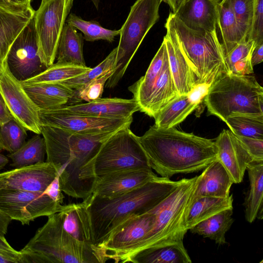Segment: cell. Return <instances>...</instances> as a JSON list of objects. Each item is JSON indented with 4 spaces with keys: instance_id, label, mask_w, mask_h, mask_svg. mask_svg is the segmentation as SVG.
Instances as JSON below:
<instances>
[{
    "instance_id": "cell-43",
    "label": "cell",
    "mask_w": 263,
    "mask_h": 263,
    "mask_svg": "<svg viewBox=\"0 0 263 263\" xmlns=\"http://www.w3.org/2000/svg\"><path fill=\"white\" fill-rule=\"evenodd\" d=\"M244 41L249 33L254 12L255 0H229Z\"/></svg>"
},
{
    "instance_id": "cell-5",
    "label": "cell",
    "mask_w": 263,
    "mask_h": 263,
    "mask_svg": "<svg viewBox=\"0 0 263 263\" xmlns=\"http://www.w3.org/2000/svg\"><path fill=\"white\" fill-rule=\"evenodd\" d=\"M197 177L181 179L175 190L152 209L155 218L151 230L138 243L121 256L116 263L128 262L136 254L147 249L183 243L188 231L186 218Z\"/></svg>"
},
{
    "instance_id": "cell-14",
    "label": "cell",
    "mask_w": 263,
    "mask_h": 263,
    "mask_svg": "<svg viewBox=\"0 0 263 263\" xmlns=\"http://www.w3.org/2000/svg\"><path fill=\"white\" fill-rule=\"evenodd\" d=\"M6 59L10 71L20 81L34 77L47 68L38 54L34 15L12 43Z\"/></svg>"
},
{
    "instance_id": "cell-30",
    "label": "cell",
    "mask_w": 263,
    "mask_h": 263,
    "mask_svg": "<svg viewBox=\"0 0 263 263\" xmlns=\"http://www.w3.org/2000/svg\"><path fill=\"white\" fill-rule=\"evenodd\" d=\"M134 263H191L183 243L167 244L142 251L129 262Z\"/></svg>"
},
{
    "instance_id": "cell-21",
    "label": "cell",
    "mask_w": 263,
    "mask_h": 263,
    "mask_svg": "<svg viewBox=\"0 0 263 263\" xmlns=\"http://www.w3.org/2000/svg\"><path fill=\"white\" fill-rule=\"evenodd\" d=\"M31 6L8 5L0 2V63L18 34L33 16Z\"/></svg>"
},
{
    "instance_id": "cell-38",
    "label": "cell",
    "mask_w": 263,
    "mask_h": 263,
    "mask_svg": "<svg viewBox=\"0 0 263 263\" xmlns=\"http://www.w3.org/2000/svg\"><path fill=\"white\" fill-rule=\"evenodd\" d=\"M66 22L81 31L84 34V40L88 42L104 40L112 43L115 37L120 34V29L110 30L104 28L96 21L84 20L74 13H70Z\"/></svg>"
},
{
    "instance_id": "cell-37",
    "label": "cell",
    "mask_w": 263,
    "mask_h": 263,
    "mask_svg": "<svg viewBox=\"0 0 263 263\" xmlns=\"http://www.w3.org/2000/svg\"><path fill=\"white\" fill-rule=\"evenodd\" d=\"M46 147L43 137L35 134L17 151L7 157L11 160L10 165L20 167L44 162Z\"/></svg>"
},
{
    "instance_id": "cell-16",
    "label": "cell",
    "mask_w": 263,
    "mask_h": 263,
    "mask_svg": "<svg viewBox=\"0 0 263 263\" xmlns=\"http://www.w3.org/2000/svg\"><path fill=\"white\" fill-rule=\"evenodd\" d=\"M58 175L47 161L0 173V190H17L44 193Z\"/></svg>"
},
{
    "instance_id": "cell-56",
    "label": "cell",
    "mask_w": 263,
    "mask_h": 263,
    "mask_svg": "<svg viewBox=\"0 0 263 263\" xmlns=\"http://www.w3.org/2000/svg\"><path fill=\"white\" fill-rule=\"evenodd\" d=\"M5 3L10 6H17L20 4H18L15 0H1Z\"/></svg>"
},
{
    "instance_id": "cell-11",
    "label": "cell",
    "mask_w": 263,
    "mask_h": 263,
    "mask_svg": "<svg viewBox=\"0 0 263 263\" xmlns=\"http://www.w3.org/2000/svg\"><path fill=\"white\" fill-rule=\"evenodd\" d=\"M63 204L44 193L17 190H0V210L23 224L41 216L60 212Z\"/></svg>"
},
{
    "instance_id": "cell-55",
    "label": "cell",
    "mask_w": 263,
    "mask_h": 263,
    "mask_svg": "<svg viewBox=\"0 0 263 263\" xmlns=\"http://www.w3.org/2000/svg\"><path fill=\"white\" fill-rule=\"evenodd\" d=\"M16 2L22 5L26 6H31V2L32 0H15Z\"/></svg>"
},
{
    "instance_id": "cell-17",
    "label": "cell",
    "mask_w": 263,
    "mask_h": 263,
    "mask_svg": "<svg viewBox=\"0 0 263 263\" xmlns=\"http://www.w3.org/2000/svg\"><path fill=\"white\" fill-rule=\"evenodd\" d=\"M157 176L151 168L126 169L107 174L97 179L92 194L111 198L139 187Z\"/></svg>"
},
{
    "instance_id": "cell-31",
    "label": "cell",
    "mask_w": 263,
    "mask_h": 263,
    "mask_svg": "<svg viewBox=\"0 0 263 263\" xmlns=\"http://www.w3.org/2000/svg\"><path fill=\"white\" fill-rule=\"evenodd\" d=\"M233 201L232 195L226 198L203 197L192 200L186 218L187 229L224 210L232 208Z\"/></svg>"
},
{
    "instance_id": "cell-4",
    "label": "cell",
    "mask_w": 263,
    "mask_h": 263,
    "mask_svg": "<svg viewBox=\"0 0 263 263\" xmlns=\"http://www.w3.org/2000/svg\"><path fill=\"white\" fill-rule=\"evenodd\" d=\"M48 217L20 250L21 263H104L108 260L100 248L79 241L68 233L59 212Z\"/></svg>"
},
{
    "instance_id": "cell-32",
    "label": "cell",
    "mask_w": 263,
    "mask_h": 263,
    "mask_svg": "<svg viewBox=\"0 0 263 263\" xmlns=\"http://www.w3.org/2000/svg\"><path fill=\"white\" fill-rule=\"evenodd\" d=\"M232 214L233 208L224 210L199 222L189 230L223 245L227 243L225 236L234 221Z\"/></svg>"
},
{
    "instance_id": "cell-51",
    "label": "cell",
    "mask_w": 263,
    "mask_h": 263,
    "mask_svg": "<svg viewBox=\"0 0 263 263\" xmlns=\"http://www.w3.org/2000/svg\"><path fill=\"white\" fill-rule=\"evenodd\" d=\"M12 219L0 210V235L4 236L8 231V226Z\"/></svg>"
},
{
    "instance_id": "cell-54",
    "label": "cell",
    "mask_w": 263,
    "mask_h": 263,
    "mask_svg": "<svg viewBox=\"0 0 263 263\" xmlns=\"http://www.w3.org/2000/svg\"><path fill=\"white\" fill-rule=\"evenodd\" d=\"M8 157L0 153V171L9 162Z\"/></svg>"
},
{
    "instance_id": "cell-25",
    "label": "cell",
    "mask_w": 263,
    "mask_h": 263,
    "mask_svg": "<svg viewBox=\"0 0 263 263\" xmlns=\"http://www.w3.org/2000/svg\"><path fill=\"white\" fill-rule=\"evenodd\" d=\"M168 64L167 48L164 40L152 59L145 75L129 87L134 98L142 111L150 97L152 88L159 77Z\"/></svg>"
},
{
    "instance_id": "cell-44",
    "label": "cell",
    "mask_w": 263,
    "mask_h": 263,
    "mask_svg": "<svg viewBox=\"0 0 263 263\" xmlns=\"http://www.w3.org/2000/svg\"><path fill=\"white\" fill-rule=\"evenodd\" d=\"M247 40L263 43V0H255L251 26Z\"/></svg>"
},
{
    "instance_id": "cell-45",
    "label": "cell",
    "mask_w": 263,
    "mask_h": 263,
    "mask_svg": "<svg viewBox=\"0 0 263 263\" xmlns=\"http://www.w3.org/2000/svg\"><path fill=\"white\" fill-rule=\"evenodd\" d=\"M237 137L254 160L263 161V139Z\"/></svg>"
},
{
    "instance_id": "cell-42",
    "label": "cell",
    "mask_w": 263,
    "mask_h": 263,
    "mask_svg": "<svg viewBox=\"0 0 263 263\" xmlns=\"http://www.w3.org/2000/svg\"><path fill=\"white\" fill-rule=\"evenodd\" d=\"M112 69L91 81L80 88L73 90V96L66 105L77 104L83 100L88 102L100 98L105 85L112 73Z\"/></svg>"
},
{
    "instance_id": "cell-46",
    "label": "cell",
    "mask_w": 263,
    "mask_h": 263,
    "mask_svg": "<svg viewBox=\"0 0 263 263\" xmlns=\"http://www.w3.org/2000/svg\"><path fill=\"white\" fill-rule=\"evenodd\" d=\"M62 193L60 185L59 175L54 178L44 192L54 201L63 204L64 196Z\"/></svg>"
},
{
    "instance_id": "cell-36",
    "label": "cell",
    "mask_w": 263,
    "mask_h": 263,
    "mask_svg": "<svg viewBox=\"0 0 263 263\" xmlns=\"http://www.w3.org/2000/svg\"><path fill=\"white\" fill-rule=\"evenodd\" d=\"M255 45L252 40L240 42L224 56L227 74L242 76L253 72L251 55Z\"/></svg>"
},
{
    "instance_id": "cell-33",
    "label": "cell",
    "mask_w": 263,
    "mask_h": 263,
    "mask_svg": "<svg viewBox=\"0 0 263 263\" xmlns=\"http://www.w3.org/2000/svg\"><path fill=\"white\" fill-rule=\"evenodd\" d=\"M217 27L220 32L224 56L237 44L245 41L240 33L229 0H222L218 4Z\"/></svg>"
},
{
    "instance_id": "cell-29",
    "label": "cell",
    "mask_w": 263,
    "mask_h": 263,
    "mask_svg": "<svg viewBox=\"0 0 263 263\" xmlns=\"http://www.w3.org/2000/svg\"><path fill=\"white\" fill-rule=\"evenodd\" d=\"M83 40L82 33H78L73 27L65 24L58 46L57 62L85 66Z\"/></svg>"
},
{
    "instance_id": "cell-19",
    "label": "cell",
    "mask_w": 263,
    "mask_h": 263,
    "mask_svg": "<svg viewBox=\"0 0 263 263\" xmlns=\"http://www.w3.org/2000/svg\"><path fill=\"white\" fill-rule=\"evenodd\" d=\"M54 109L74 114L106 118H127L140 110L134 98H100L85 103L65 105Z\"/></svg>"
},
{
    "instance_id": "cell-48",
    "label": "cell",
    "mask_w": 263,
    "mask_h": 263,
    "mask_svg": "<svg viewBox=\"0 0 263 263\" xmlns=\"http://www.w3.org/2000/svg\"><path fill=\"white\" fill-rule=\"evenodd\" d=\"M22 254L18 253H10L0 251V263H21Z\"/></svg>"
},
{
    "instance_id": "cell-10",
    "label": "cell",
    "mask_w": 263,
    "mask_h": 263,
    "mask_svg": "<svg viewBox=\"0 0 263 263\" xmlns=\"http://www.w3.org/2000/svg\"><path fill=\"white\" fill-rule=\"evenodd\" d=\"M74 0H42L34 15L38 54L47 67L54 63L58 46Z\"/></svg>"
},
{
    "instance_id": "cell-34",
    "label": "cell",
    "mask_w": 263,
    "mask_h": 263,
    "mask_svg": "<svg viewBox=\"0 0 263 263\" xmlns=\"http://www.w3.org/2000/svg\"><path fill=\"white\" fill-rule=\"evenodd\" d=\"M198 105L190 100L187 94L179 95L156 116L155 125L165 128L174 127L183 121Z\"/></svg>"
},
{
    "instance_id": "cell-47",
    "label": "cell",
    "mask_w": 263,
    "mask_h": 263,
    "mask_svg": "<svg viewBox=\"0 0 263 263\" xmlns=\"http://www.w3.org/2000/svg\"><path fill=\"white\" fill-rule=\"evenodd\" d=\"M210 85L205 84L196 85L187 94L190 100L199 105L208 93Z\"/></svg>"
},
{
    "instance_id": "cell-12",
    "label": "cell",
    "mask_w": 263,
    "mask_h": 263,
    "mask_svg": "<svg viewBox=\"0 0 263 263\" xmlns=\"http://www.w3.org/2000/svg\"><path fill=\"white\" fill-rule=\"evenodd\" d=\"M0 93L17 122L26 130L41 134L39 109L10 71L6 58L0 63Z\"/></svg>"
},
{
    "instance_id": "cell-3",
    "label": "cell",
    "mask_w": 263,
    "mask_h": 263,
    "mask_svg": "<svg viewBox=\"0 0 263 263\" xmlns=\"http://www.w3.org/2000/svg\"><path fill=\"white\" fill-rule=\"evenodd\" d=\"M181 180L158 177L144 185L111 198L92 194L84 200L88 215L92 243L100 246L121 223L156 206L179 185Z\"/></svg>"
},
{
    "instance_id": "cell-20",
    "label": "cell",
    "mask_w": 263,
    "mask_h": 263,
    "mask_svg": "<svg viewBox=\"0 0 263 263\" xmlns=\"http://www.w3.org/2000/svg\"><path fill=\"white\" fill-rule=\"evenodd\" d=\"M220 0H184L174 14L190 29L207 33L217 31Z\"/></svg>"
},
{
    "instance_id": "cell-23",
    "label": "cell",
    "mask_w": 263,
    "mask_h": 263,
    "mask_svg": "<svg viewBox=\"0 0 263 263\" xmlns=\"http://www.w3.org/2000/svg\"><path fill=\"white\" fill-rule=\"evenodd\" d=\"M234 183L225 167L216 159L198 176L192 200L200 197L226 198Z\"/></svg>"
},
{
    "instance_id": "cell-35",
    "label": "cell",
    "mask_w": 263,
    "mask_h": 263,
    "mask_svg": "<svg viewBox=\"0 0 263 263\" xmlns=\"http://www.w3.org/2000/svg\"><path fill=\"white\" fill-rule=\"evenodd\" d=\"M91 68L67 63H53L40 73L21 81L23 85L61 82L84 73Z\"/></svg>"
},
{
    "instance_id": "cell-40",
    "label": "cell",
    "mask_w": 263,
    "mask_h": 263,
    "mask_svg": "<svg viewBox=\"0 0 263 263\" xmlns=\"http://www.w3.org/2000/svg\"><path fill=\"white\" fill-rule=\"evenodd\" d=\"M27 130L14 119L2 125L0 128V151L13 153L25 142Z\"/></svg>"
},
{
    "instance_id": "cell-1",
    "label": "cell",
    "mask_w": 263,
    "mask_h": 263,
    "mask_svg": "<svg viewBox=\"0 0 263 263\" xmlns=\"http://www.w3.org/2000/svg\"><path fill=\"white\" fill-rule=\"evenodd\" d=\"M116 132L86 135L42 125L46 161L57 170L64 193L83 200L91 195L97 181L93 160L102 144Z\"/></svg>"
},
{
    "instance_id": "cell-49",
    "label": "cell",
    "mask_w": 263,
    "mask_h": 263,
    "mask_svg": "<svg viewBox=\"0 0 263 263\" xmlns=\"http://www.w3.org/2000/svg\"><path fill=\"white\" fill-rule=\"evenodd\" d=\"M13 119V117L0 93V123L3 125Z\"/></svg>"
},
{
    "instance_id": "cell-52",
    "label": "cell",
    "mask_w": 263,
    "mask_h": 263,
    "mask_svg": "<svg viewBox=\"0 0 263 263\" xmlns=\"http://www.w3.org/2000/svg\"><path fill=\"white\" fill-rule=\"evenodd\" d=\"M0 251L17 253L19 251L15 250L12 247H11L8 242L5 239L4 236L0 235Z\"/></svg>"
},
{
    "instance_id": "cell-26",
    "label": "cell",
    "mask_w": 263,
    "mask_h": 263,
    "mask_svg": "<svg viewBox=\"0 0 263 263\" xmlns=\"http://www.w3.org/2000/svg\"><path fill=\"white\" fill-rule=\"evenodd\" d=\"M59 212L62 216L63 227L68 233L79 241L92 243L88 215L84 200L80 203L63 205Z\"/></svg>"
},
{
    "instance_id": "cell-8",
    "label": "cell",
    "mask_w": 263,
    "mask_h": 263,
    "mask_svg": "<svg viewBox=\"0 0 263 263\" xmlns=\"http://www.w3.org/2000/svg\"><path fill=\"white\" fill-rule=\"evenodd\" d=\"M161 0H136L120 32L112 73L105 87L114 88L124 74L145 35L159 18Z\"/></svg>"
},
{
    "instance_id": "cell-9",
    "label": "cell",
    "mask_w": 263,
    "mask_h": 263,
    "mask_svg": "<svg viewBox=\"0 0 263 263\" xmlns=\"http://www.w3.org/2000/svg\"><path fill=\"white\" fill-rule=\"evenodd\" d=\"M97 179L107 174L134 168H151L147 157L130 126L114 133L101 145L93 160Z\"/></svg>"
},
{
    "instance_id": "cell-53",
    "label": "cell",
    "mask_w": 263,
    "mask_h": 263,
    "mask_svg": "<svg viewBox=\"0 0 263 263\" xmlns=\"http://www.w3.org/2000/svg\"><path fill=\"white\" fill-rule=\"evenodd\" d=\"M167 4L172 10L173 14L175 13L179 9L184 0H161Z\"/></svg>"
},
{
    "instance_id": "cell-6",
    "label": "cell",
    "mask_w": 263,
    "mask_h": 263,
    "mask_svg": "<svg viewBox=\"0 0 263 263\" xmlns=\"http://www.w3.org/2000/svg\"><path fill=\"white\" fill-rule=\"evenodd\" d=\"M165 28L178 41L198 77V84L211 86L228 73L223 49L217 31L200 33L192 30L172 12L166 19Z\"/></svg>"
},
{
    "instance_id": "cell-39",
    "label": "cell",
    "mask_w": 263,
    "mask_h": 263,
    "mask_svg": "<svg viewBox=\"0 0 263 263\" xmlns=\"http://www.w3.org/2000/svg\"><path fill=\"white\" fill-rule=\"evenodd\" d=\"M224 122L237 136L263 139V115L235 114Z\"/></svg>"
},
{
    "instance_id": "cell-24",
    "label": "cell",
    "mask_w": 263,
    "mask_h": 263,
    "mask_svg": "<svg viewBox=\"0 0 263 263\" xmlns=\"http://www.w3.org/2000/svg\"><path fill=\"white\" fill-rule=\"evenodd\" d=\"M39 110H50L68 104L73 89L60 82L23 85Z\"/></svg>"
},
{
    "instance_id": "cell-18",
    "label": "cell",
    "mask_w": 263,
    "mask_h": 263,
    "mask_svg": "<svg viewBox=\"0 0 263 263\" xmlns=\"http://www.w3.org/2000/svg\"><path fill=\"white\" fill-rule=\"evenodd\" d=\"M214 141L217 148V159L228 171L234 183L241 182L247 166L255 161L230 130L223 129Z\"/></svg>"
},
{
    "instance_id": "cell-13",
    "label": "cell",
    "mask_w": 263,
    "mask_h": 263,
    "mask_svg": "<svg viewBox=\"0 0 263 263\" xmlns=\"http://www.w3.org/2000/svg\"><path fill=\"white\" fill-rule=\"evenodd\" d=\"M42 125L59 127L82 135H96L116 132L130 126L133 117L127 118H106L74 114L57 109L39 110Z\"/></svg>"
},
{
    "instance_id": "cell-15",
    "label": "cell",
    "mask_w": 263,
    "mask_h": 263,
    "mask_svg": "<svg viewBox=\"0 0 263 263\" xmlns=\"http://www.w3.org/2000/svg\"><path fill=\"white\" fill-rule=\"evenodd\" d=\"M155 218L152 209L121 223L99 247L108 260L118 259L138 243L151 230Z\"/></svg>"
},
{
    "instance_id": "cell-57",
    "label": "cell",
    "mask_w": 263,
    "mask_h": 263,
    "mask_svg": "<svg viewBox=\"0 0 263 263\" xmlns=\"http://www.w3.org/2000/svg\"><path fill=\"white\" fill-rule=\"evenodd\" d=\"M94 5L96 8L98 10L99 7L100 0H90Z\"/></svg>"
},
{
    "instance_id": "cell-50",
    "label": "cell",
    "mask_w": 263,
    "mask_h": 263,
    "mask_svg": "<svg viewBox=\"0 0 263 263\" xmlns=\"http://www.w3.org/2000/svg\"><path fill=\"white\" fill-rule=\"evenodd\" d=\"M263 61V43L255 45L251 55V64L253 66L261 63Z\"/></svg>"
},
{
    "instance_id": "cell-28",
    "label": "cell",
    "mask_w": 263,
    "mask_h": 263,
    "mask_svg": "<svg viewBox=\"0 0 263 263\" xmlns=\"http://www.w3.org/2000/svg\"><path fill=\"white\" fill-rule=\"evenodd\" d=\"M179 96L168 62L155 82L142 112L154 118L161 109Z\"/></svg>"
},
{
    "instance_id": "cell-2",
    "label": "cell",
    "mask_w": 263,
    "mask_h": 263,
    "mask_svg": "<svg viewBox=\"0 0 263 263\" xmlns=\"http://www.w3.org/2000/svg\"><path fill=\"white\" fill-rule=\"evenodd\" d=\"M139 140L151 168L162 177L199 172L217 159L215 141L174 127L154 125Z\"/></svg>"
},
{
    "instance_id": "cell-58",
    "label": "cell",
    "mask_w": 263,
    "mask_h": 263,
    "mask_svg": "<svg viewBox=\"0 0 263 263\" xmlns=\"http://www.w3.org/2000/svg\"><path fill=\"white\" fill-rule=\"evenodd\" d=\"M1 126H2V124L0 123V128H1Z\"/></svg>"
},
{
    "instance_id": "cell-7",
    "label": "cell",
    "mask_w": 263,
    "mask_h": 263,
    "mask_svg": "<svg viewBox=\"0 0 263 263\" xmlns=\"http://www.w3.org/2000/svg\"><path fill=\"white\" fill-rule=\"evenodd\" d=\"M204 101L208 112L223 122L235 114L263 115V88L249 74L223 75L210 86Z\"/></svg>"
},
{
    "instance_id": "cell-22",
    "label": "cell",
    "mask_w": 263,
    "mask_h": 263,
    "mask_svg": "<svg viewBox=\"0 0 263 263\" xmlns=\"http://www.w3.org/2000/svg\"><path fill=\"white\" fill-rule=\"evenodd\" d=\"M163 40L167 48L171 72L178 94L187 95L198 84V77L176 39L169 30H166Z\"/></svg>"
},
{
    "instance_id": "cell-27",
    "label": "cell",
    "mask_w": 263,
    "mask_h": 263,
    "mask_svg": "<svg viewBox=\"0 0 263 263\" xmlns=\"http://www.w3.org/2000/svg\"><path fill=\"white\" fill-rule=\"evenodd\" d=\"M250 186L243 205L245 218L252 223L262 217L263 161H254L247 167Z\"/></svg>"
},
{
    "instance_id": "cell-41",
    "label": "cell",
    "mask_w": 263,
    "mask_h": 263,
    "mask_svg": "<svg viewBox=\"0 0 263 263\" xmlns=\"http://www.w3.org/2000/svg\"><path fill=\"white\" fill-rule=\"evenodd\" d=\"M117 48H114L107 57L93 68L77 77L61 82L68 87L77 90L83 87L91 81L104 74L113 69L116 57Z\"/></svg>"
}]
</instances>
